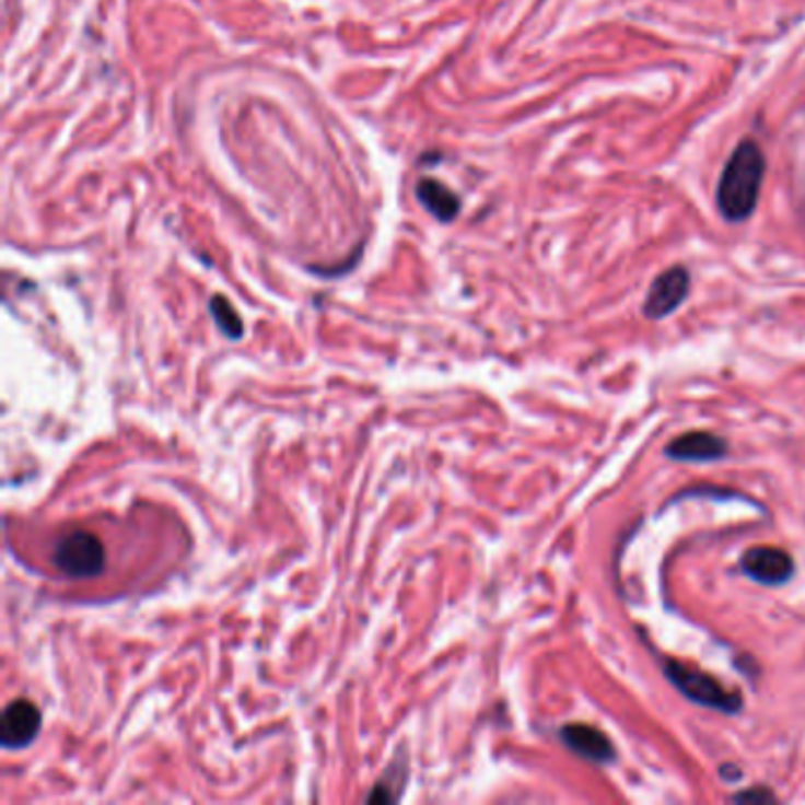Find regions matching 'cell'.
<instances>
[{"mask_svg": "<svg viewBox=\"0 0 805 805\" xmlns=\"http://www.w3.org/2000/svg\"><path fill=\"white\" fill-rule=\"evenodd\" d=\"M766 159L754 140H744L727 159L719 183V208L725 220H747L758 203L760 185H763Z\"/></svg>", "mask_w": 805, "mask_h": 805, "instance_id": "1", "label": "cell"}, {"mask_svg": "<svg viewBox=\"0 0 805 805\" xmlns=\"http://www.w3.org/2000/svg\"><path fill=\"white\" fill-rule=\"evenodd\" d=\"M664 670H666V678L674 682L676 688L690 699V702L699 707H707V709H715L721 713H730V715L742 711V697L735 690L723 688L719 680L704 674V670H697L695 666L680 664V662H666Z\"/></svg>", "mask_w": 805, "mask_h": 805, "instance_id": "2", "label": "cell"}, {"mask_svg": "<svg viewBox=\"0 0 805 805\" xmlns=\"http://www.w3.org/2000/svg\"><path fill=\"white\" fill-rule=\"evenodd\" d=\"M52 562L69 579H95L104 572V564H107V550H104L100 536H95L93 532L77 529L65 534L57 541Z\"/></svg>", "mask_w": 805, "mask_h": 805, "instance_id": "3", "label": "cell"}, {"mask_svg": "<svg viewBox=\"0 0 805 805\" xmlns=\"http://www.w3.org/2000/svg\"><path fill=\"white\" fill-rule=\"evenodd\" d=\"M690 291V275L685 267H670L652 281L643 312L650 319H664L682 305Z\"/></svg>", "mask_w": 805, "mask_h": 805, "instance_id": "4", "label": "cell"}, {"mask_svg": "<svg viewBox=\"0 0 805 805\" xmlns=\"http://www.w3.org/2000/svg\"><path fill=\"white\" fill-rule=\"evenodd\" d=\"M40 711L28 699H14L0 715V744L5 749H24L38 737Z\"/></svg>", "mask_w": 805, "mask_h": 805, "instance_id": "5", "label": "cell"}, {"mask_svg": "<svg viewBox=\"0 0 805 805\" xmlns=\"http://www.w3.org/2000/svg\"><path fill=\"white\" fill-rule=\"evenodd\" d=\"M742 570L766 586H782L794 576V560L782 548L756 546L742 556Z\"/></svg>", "mask_w": 805, "mask_h": 805, "instance_id": "6", "label": "cell"}, {"mask_svg": "<svg viewBox=\"0 0 805 805\" xmlns=\"http://www.w3.org/2000/svg\"><path fill=\"white\" fill-rule=\"evenodd\" d=\"M560 739L570 751L591 760V763L607 766L617 758L615 744L609 742V737L600 727H593L586 723H570L560 730Z\"/></svg>", "mask_w": 805, "mask_h": 805, "instance_id": "7", "label": "cell"}, {"mask_svg": "<svg viewBox=\"0 0 805 805\" xmlns=\"http://www.w3.org/2000/svg\"><path fill=\"white\" fill-rule=\"evenodd\" d=\"M727 454V442L713 432H685L666 446V456L674 460H690V464H707Z\"/></svg>", "mask_w": 805, "mask_h": 805, "instance_id": "8", "label": "cell"}, {"mask_svg": "<svg viewBox=\"0 0 805 805\" xmlns=\"http://www.w3.org/2000/svg\"><path fill=\"white\" fill-rule=\"evenodd\" d=\"M416 199L440 222H452L460 211V199L456 194L440 180H432V177L419 180V185H416Z\"/></svg>", "mask_w": 805, "mask_h": 805, "instance_id": "9", "label": "cell"}, {"mask_svg": "<svg viewBox=\"0 0 805 805\" xmlns=\"http://www.w3.org/2000/svg\"><path fill=\"white\" fill-rule=\"evenodd\" d=\"M208 310H211V315L218 324V329L225 334L228 338L232 340H238L244 336V322L242 317L236 315V310L232 307V303L228 301V298L222 295H213L211 303H208Z\"/></svg>", "mask_w": 805, "mask_h": 805, "instance_id": "10", "label": "cell"}, {"mask_svg": "<svg viewBox=\"0 0 805 805\" xmlns=\"http://www.w3.org/2000/svg\"><path fill=\"white\" fill-rule=\"evenodd\" d=\"M735 801H742V803H766V801H774V796L768 792V789H754V792H742V794H735Z\"/></svg>", "mask_w": 805, "mask_h": 805, "instance_id": "11", "label": "cell"}]
</instances>
